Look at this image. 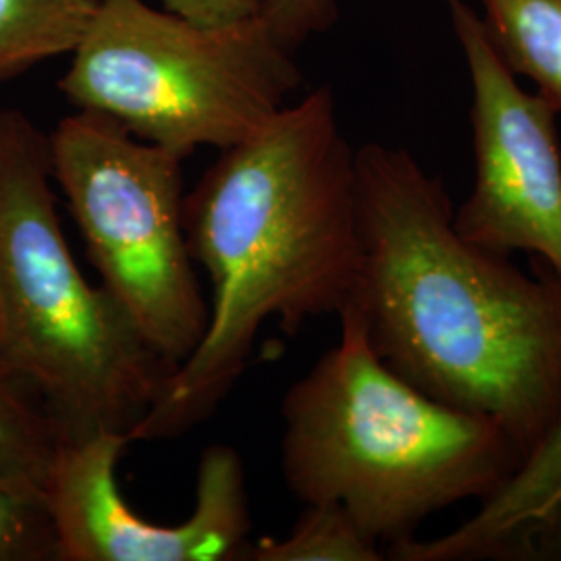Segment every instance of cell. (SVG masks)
<instances>
[{"label": "cell", "mask_w": 561, "mask_h": 561, "mask_svg": "<svg viewBox=\"0 0 561 561\" xmlns=\"http://www.w3.org/2000/svg\"><path fill=\"white\" fill-rule=\"evenodd\" d=\"M59 90L183 161L248 140L300 88L261 13L198 23L144 0H99Z\"/></svg>", "instance_id": "5b68a950"}, {"label": "cell", "mask_w": 561, "mask_h": 561, "mask_svg": "<svg viewBox=\"0 0 561 561\" xmlns=\"http://www.w3.org/2000/svg\"><path fill=\"white\" fill-rule=\"evenodd\" d=\"M489 41L561 115V0H481Z\"/></svg>", "instance_id": "30bf717a"}, {"label": "cell", "mask_w": 561, "mask_h": 561, "mask_svg": "<svg viewBox=\"0 0 561 561\" xmlns=\"http://www.w3.org/2000/svg\"><path fill=\"white\" fill-rule=\"evenodd\" d=\"M337 345L283 400V477L304 503H337L373 541L416 537L428 516L484 502L526 463L500 422L403 381L343 308Z\"/></svg>", "instance_id": "3957f363"}, {"label": "cell", "mask_w": 561, "mask_h": 561, "mask_svg": "<svg viewBox=\"0 0 561 561\" xmlns=\"http://www.w3.org/2000/svg\"><path fill=\"white\" fill-rule=\"evenodd\" d=\"M445 547L461 560L561 558V424Z\"/></svg>", "instance_id": "9c48e42d"}, {"label": "cell", "mask_w": 561, "mask_h": 561, "mask_svg": "<svg viewBox=\"0 0 561 561\" xmlns=\"http://www.w3.org/2000/svg\"><path fill=\"white\" fill-rule=\"evenodd\" d=\"M261 18L291 53L337 20V0H264Z\"/></svg>", "instance_id": "9a60e30c"}, {"label": "cell", "mask_w": 561, "mask_h": 561, "mask_svg": "<svg viewBox=\"0 0 561 561\" xmlns=\"http://www.w3.org/2000/svg\"><path fill=\"white\" fill-rule=\"evenodd\" d=\"M53 183L48 136L0 108V375L42 401L60 439L129 435L173 368L83 277Z\"/></svg>", "instance_id": "277c9868"}, {"label": "cell", "mask_w": 561, "mask_h": 561, "mask_svg": "<svg viewBox=\"0 0 561 561\" xmlns=\"http://www.w3.org/2000/svg\"><path fill=\"white\" fill-rule=\"evenodd\" d=\"M99 0H0V81L73 53Z\"/></svg>", "instance_id": "8fae6325"}, {"label": "cell", "mask_w": 561, "mask_h": 561, "mask_svg": "<svg viewBox=\"0 0 561 561\" xmlns=\"http://www.w3.org/2000/svg\"><path fill=\"white\" fill-rule=\"evenodd\" d=\"M48 141L53 180L102 289L175 368L208 324L183 225V159L92 111L65 117Z\"/></svg>", "instance_id": "8992f818"}, {"label": "cell", "mask_w": 561, "mask_h": 561, "mask_svg": "<svg viewBox=\"0 0 561 561\" xmlns=\"http://www.w3.org/2000/svg\"><path fill=\"white\" fill-rule=\"evenodd\" d=\"M129 435L102 431L60 439L44 484L59 561L243 560L252 530L241 456L227 445L204 449L190 518L162 526L123 500L117 463Z\"/></svg>", "instance_id": "ba28073f"}, {"label": "cell", "mask_w": 561, "mask_h": 561, "mask_svg": "<svg viewBox=\"0 0 561 561\" xmlns=\"http://www.w3.org/2000/svg\"><path fill=\"white\" fill-rule=\"evenodd\" d=\"M60 433L42 401L0 375V482L44 493Z\"/></svg>", "instance_id": "7c38bea8"}, {"label": "cell", "mask_w": 561, "mask_h": 561, "mask_svg": "<svg viewBox=\"0 0 561 561\" xmlns=\"http://www.w3.org/2000/svg\"><path fill=\"white\" fill-rule=\"evenodd\" d=\"M183 225L213 285L208 324L131 442L175 439L206 421L240 381L266 322L294 335L352 298L360 264L356 150L341 131L333 90H312L221 150L185 196Z\"/></svg>", "instance_id": "7a4b0ae2"}, {"label": "cell", "mask_w": 561, "mask_h": 561, "mask_svg": "<svg viewBox=\"0 0 561 561\" xmlns=\"http://www.w3.org/2000/svg\"><path fill=\"white\" fill-rule=\"evenodd\" d=\"M445 2L472 81L474 185L454 227L489 252H526L561 280L558 113L516 81L466 0Z\"/></svg>", "instance_id": "52a82bcc"}, {"label": "cell", "mask_w": 561, "mask_h": 561, "mask_svg": "<svg viewBox=\"0 0 561 561\" xmlns=\"http://www.w3.org/2000/svg\"><path fill=\"white\" fill-rule=\"evenodd\" d=\"M55 560L44 493L0 482V561Z\"/></svg>", "instance_id": "5bb4252c"}, {"label": "cell", "mask_w": 561, "mask_h": 561, "mask_svg": "<svg viewBox=\"0 0 561 561\" xmlns=\"http://www.w3.org/2000/svg\"><path fill=\"white\" fill-rule=\"evenodd\" d=\"M454 213L410 152L356 150L360 264L345 308L385 366L500 422L528 461L561 424V280L463 240Z\"/></svg>", "instance_id": "6da1fadb"}, {"label": "cell", "mask_w": 561, "mask_h": 561, "mask_svg": "<svg viewBox=\"0 0 561 561\" xmlns=\"http://www.w3.org/2000/svg\"><path fill=\"white\" fill-rule=\"evenodd\" d=\"M373 541L337 503H306V510L283 539L250 542L248 561H381Z\"/></svg>", "instance_id": "4fadbf2b"}, {"label": "cell", "mask_w": 561, "mask_h": 561, "mask_svg": "<svg viewBox=\"0 0 561 561\" xmlns=\"http://www.w3.org/2000/svg\"><path fill=\"white\" fill-rule=\"evenodd\" d=\"M161 4L198 23H227L259 15L264 0H161Z\"/></svg>", "instance_id": "2e32d148"}]
</instances>
